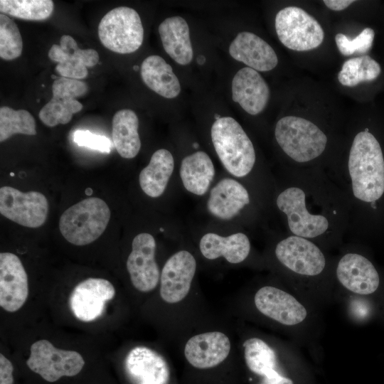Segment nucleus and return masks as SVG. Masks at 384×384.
<instances>
[{
    "label": "nucleus",
    "instance_id": "f257e3e1",
    "mask_svg": "<svg viewBox=\"0 0 384 384\" xmlns=\"http://www.w3.org/2000/svg\"><path fill=\"white\" fill-rule=\"evenodd\" d=\"M254 304L262 315L290 331L297 345L316 341L320 329L319 308L295 292L263 286L255 292Z\"/></svg>",
    "mask_w": 384,
    "mask_h": 384
},
{
    "label": "nucleus",
    "instance_id": "f03ea898",
    "mask_svg": "<svg viewBox=\"0 0 384 384\" xmlns=\"http://www.w3.org/2000/svg\"><path fill=\"white\" fill-rule=\"evenodd\" d=\"M279 264L294 276V292L317 307L331 299L316 282L325 274L327 261L321 250L312 241L290 235L274 249Z\"/></svg>",
    "mask_w": 384,
    "mask_h": 384
},
{
    "label": "nucleus",
    "instance_id": "7ed1b4c3",
    "mask_svg": "<svg viewBox=\"0 0 384 384\" xmlns=\"http://www.w3.org/2000/svg\"><path fill=\"white\" fill-rule=\"evenodd\" d=\"M348 169L353 194L358 200L374 203L383 196L384 158L379 142L367 129L353 139Z\"/></svg>",
    "mask_w": 384,
    "mask_h": 384
},
{
    "label": "nucleus",
    "instance_id": "20e7f679",
    "mask_svg": "<svg viewBox=\"0 0 384 384\" xmlns=\"http://www.w3.org/2000/svg\"><path fill=\"white\" fill-rule=\"evenodd\" d=\"M210 134L215 150L226 170L237 177L249 174L255 163V151L241 125L230 117H223L213 122Z\"/></svg>",
    "mask_w": 384,
    "mask_h": 384
},
{
    "label": "nucleus",
    "instance_id": "39448f33",
    "mask_svg": "<svg viewBox=\"0 0 384 384\" xmlns=\"http://www.w3.org/2000/svg\"><path fill=\"white\" fill-rule=\"evenodd\" d=\"M111 213L100 198H87L66 209L59 220L64 238L75 245H85L96 240L105 230Z\"/></svg>",
    "mask_w": 384,
    "mask_h": 384
},
{
    "label": "nucleus",
    "instance_id": "423d86ee",
    "mask_svg": "<svg viewBox=\"0 0 384 384\" xmlns=\"http://www.w3.org/2000/svg\"><path fill=\"white\" fill-rule=\"evenodd\" d=\"M274 135L282 151L299 163L319 157L327 144V137L315 124L296 116L281 118L276 124Z\"/></svg>",
    "mask_w": 384,
    "mask_h": 384
},
{
    "label": "nucleus",
    "instance_id": "0eeeda50",
    "mask_svg": "<svg viewBox=\"0 0 384 384\" xmlns=\"http://www.w3.org/2000/svg\"><path fill=\"white\" fill-rule=\"evenodd\" d=\"M98 36L107 49L120 54L138 50L144 40V28L138 13L127 6L107 12L98 26Z\"/></svg>",
    "mask_w": 384,
    "mask_h": 384
},
{
    "label": "nucleus",
    "instance_id": "6e6552de",
    "mask_svg": "<svg viewBox=\"0 0 384 384\" xmlns=\"http://www.w3.org/2000/svg\"><path fill=\"white\" fill-rule=\"evenodd\" d=\"M275 29L280 42L287 48L306 51L319 47L324 32L319 22L304 9L285 7L276 15Z\"/></svg>",
    "mask_w": 384,
    "mask_h": 384
},
{
    "label": "nucleus",
    "instance_id": "1a4fd4ad",
    "mask_svg": "<svg viewBox=\"0 0 384 384\" xmlns=\"http://www.w3.org/2000/svg\"><path fill=\"white\" fill-rule=\"evenodd\" d=\"M26 364L33 372L52 383L63 376L78 375L85 361L78 352L57 348L49 341L42 339L31 346Z\"/></svg>",
    "mask_w": 384,
    "mask_h": 384
},
{
    "label": "nucleus",
    "instance_id": "9d476101",
    "mask_svg": "<svg viewBox=\"0 0 384 384\" xmlns=\"http://www.w3.org/2000/svg\"><path fill=\"white\" fill-rule=\"evenodd\" d=\"M277 206L287 219L293 235L306 239L318 238L329 227L328 219L323 215L309 212L306 206L305 192L299 187H289L277 198Z\"/></svg>",
    "mask_w": 384,
    "mask_h": 384
},
{
    "label": "nucleus",
    "instance_id": "9b49d317",
    "mask_svg": "<svg viewBox=\"0 0 384 384\" xmlns=\"http://www.w3.org/2000/svg\"><path fill=\"white\" fill-rule=\"evenodd\" d=\"M0 213L5 218L24 227L43 225L48 214V201L38 191L23 193L11 186L0 188Z\"/></svg>",
    "mask_w": 384,
    "mask_h": 384
},
{
    "label": "nucleus",
    "instance_id": "f8f14e48",
    "mask_svg": "<svg viewBox=\"0 0 384 384\" xmlns=\"http://www.w3.org/2000/svg\"><path fill=\"white\" fill-rule=\"evenodd\" d=\"M88 86L84 81L60 77L52 85L53 97L38 113L41 121L48 127L68 124L73 114L82 109L75 98L85 95Z\"/></svg>",
    "mask_w": 384,
    "mask_h": 384
},
{
    "label": "nucleus",
    "instance_id": "ddd939ff",
    "mask_svg": "<svg viewBox=\"0 0 384 384\" xmlns=\"http://www.w3.org/2000/svg\"><path fill=\"white\" fill-rule=\"evenodd\" d=\"M336 279L348 297L375 293L380 285V276L373 263L363 255L347 252L338 261Z\"/></svg>",
    "mask_w": 384,
    "mask_h": 384
},
{
    "label": "nucleus",
    "instance_id": "4468645a",
    "mask_svg": "<svg viewBox=\"0 0 384 384\" xmlns=\"http://www.w3.org/2000/svg\"><path fill=\"white\" fill-rule=\"evenodd\" d=\"M156 241L149 233L137 235L132 242V251L127 260V269L133 286L142 292L154 290L160 279L155 260Z\"/></svg>",
    "mask_w": 384,
    "mask_h": 384
},
{
    "label": "nucleus",
    "instance_id": "2eb2a0df",
    "mask_svg": "<svg viewBox=\"0 0 384 384\" xmlns=\"http://www.w3.org/2000/svg\"><path fill=\"white\" fill-rule=\"evenodd\" d=\"M115 289L102 278H88L80 282L72 291L69 304L75 316L85 322L92 321L103 314L105 304L113 299Z\"/></svg>",
    "mask_w": 384,
    "mask_h": 384
},
{
    "label": "nucleus",
    "instance_id": "dca6fc26",
    "mask_svg": "<svg viewBox=\"0 0 384 384\" xmlns=\"http://www.w3.org/2000/svg\"><path fill=\"white\" fill-rule=\"evenodd\" d=\"M196 270L191 253L180 250L166 262L160 277V295L169 304L183 300L188 294Z\"/></svg>",
    "mask_w": 384,
    "mask_h": 384
},
{
    "label": "nucleus",
    "instance_id": "f3484780",
    "mask_svg": "<svg viewBox=\"0 0 384 384\" xmlns=\"http://www.w3.org/2000/svg\"><path fill=\"white\" fill-rule=\"evenodd\" d=\"M28 296V277L24 267L15 254H0V306L15 312L25 304Z\"/></svg>",
    "mask_w": 384,
    "mask_h": 384
},
{
    "label": "nucleus",
    "instance_id": "a211bd4d",
    "mask_svg": "<svg viewBox=\"0 0 384 384\" xmlns=\"http://www.w3.org/2000/svg\"><path fill=\"white\" fill-rule=\"evenodd\" d=\"M48 55L51 60L58 63L55 69L61 77L76 80L86 78L87 68L95 66L100 59L95 50L80 49L68 35L62 36L60 45L53 44Z\"/></svg>",
    "mask_w": 384,
    "mask_h": 384
},
{
    "label": "nucleus",
    "instance_id": "6ab92c4d",
    "mask_svg": "<svg viewBox=\"0 0 384 384\" xmlns=\"http://www.w3.org/2000/svg\"><path fill=\"white\" fill-rule=\"evenodd\" d=\"M127 375L132 384H169V366L156 351L146 346H136L124 360Z\"/></svg>",
    "mask_w": 384,
    "mask_h": 384
},
{
    "label": "nucleus",
    "instance_id": "aec40b11",
    "mask_svg": "<svg viewBox=\"0 0 384 384\" xmlns=\"http://www.w3.org/2000/svg\"><path fill=\"white\" fill-rule=\"evenodd\" d=\"M229 338L220 331L195 335L186 342L184 355L193 367L206 369L224 361L230 351Z\"/></svg>",
    "mask_w": 384,
    "mask_h": 384
},
{
    "label": "nucleus",
    "instance_id": "412c9836",
    "mask_svg": "<svg viewBox=\"0 0 384 384\" xmlns=\"http://www.w3.org/2000/svg\"><path fill=\"white\" fill-rule=\"evenodd\" d=\"M232 98L248 114L264 110L270 98V88L260 73L250 68L239 70L232 80Z\"/></svg>",
    "mask_w": 384,
    "mask_h": 384
},
{
    "label": "nucleus",
    "instance_id": "4be33fe9",
    "mask_svg": "<svg viewBox=\"0 0 384 384\" xmlns=\"http://www.w3.org/2000/svg\"><path fill=\"white\" fill-rule=\"evenodd\" d=\"M229 53L235 60L257 71H270L278 63L274 49L251 32H240L230 43Z\"/></svg>",
    "mask_w": 384,
    "mask_h": 384
},
{
    "label": "nucleus",
    "instance_id": "5701e85b",
    "mask_svg": "<svg viewBox=\"0 0 384 384\" xmlns=\"http://www.w3.org/2000/svg\"><path fill=\"white\" fill-rule=\"evenodd\" d=\"M250 203V195L242 184L233 178H223L210 191L207 208L213 216L230 220Z\"/></svg>",
    "mask_w": 384,
    "mask_h": 384
},
{
    "label": "nucleus",
    "instance_id": "b1692460",
    "mask_svg": "<svg viewBox=\"0 0 384 384\" xmlns=\"http://www.w3.org/2000/svg\"><path fill=\"white\" fill-rule=\"evenodd\" d=\"M199 247L201 254L208 260L223 257L230 263L238 264L248 257L250 242L248 237L242 233L227 237L208 233L201 238Z\"/></svg>",
    "mask_w": 384,
    "mask_h": 384
},
{
    "label": "nucleus",
    "instance_id": "393cba45",
    "mask_svg": "<svg viewBox=\"0 0 384 384\" xmlns=\"http://www.w3.org/2000/svg\"><path fill=\"white\" fill-rule=\"evenodd\" d=\"M159 33L166 53L181 65L189 64L193 56L189 27L184 18L172 16L164 20Z\"/></svg>",
    "mask_w": 384,
    "mask_h": 384
},
{
    "label": "nucleus",
    "instance_id": "a878e982",
    "mask_svg": "<svg viewBox=\"0 0 384 384\" xmlns=\"http://www.w3.org/2000/svg\"><path fill=\"white\" fill-rule=\"evenodd\" d=\"M140 73L145 85L158 95L169 99L179 95V80L171 66L161 57L152 55L146 58L141 65Z\"/></svg>",
    "mask_w": 384,
    "mask_h": 384
},
{
    "label": "nucleus",
    "instance_id": "bb28decb",
    "mask_svg": "<svg viewBox=\"0 0 384 384\" xmlns=\"http://www.w3.org/2000/svg\"><path fill=\"white\" fill-rule=\"evenodd\" d=\"M174 168L171 153L165 149L156 151L149 164L139 176L142 190L151 198H157L164 192Z\"/></svg>",
    "mask_w": 384,
    "mask_h": 384
},
{
    "label": "nucleus",
    "instance_id": "cd10ccee",
    "mask_svg": "<svg viewBox=\"0 0 384 384\" xmlns=\"http://www.w3.org/2000/svg\"><path fill=\"white\" fill-rule=\"evenodd\" d=\"M138 128L139 119L132 110H119L113 116L112 142L117 151L122 158L132 159L138 154L141 149Z\"/></svg>",
    "mask_w": 384,
    "mask_h": 384
},
{
    "label": "nucleus",
    "instance_id": "c85d7f7f",
    "mask_svg": "<svg viewBox=\"0 0 384 384\" xmlns=\"http://www.w3.org/2000/svg\"><path fill=\"white\" fill-rule=\"evenodd\" d=\"M215 176L210 156L204 151H196L184 157L180 167V176L184 188L189 192L205 194Z\"/></svg>",
    "mask_w": 384,
    "mask_h": 384
},
{
    "label": "nucleus",
    "instance_id": "c756f323",
    "mask_svg": "<svg viewBox=\"0 0 384 384\" xmlns=\"http://www.w3.org/2000/svg\"><path fill=\"white\" fill-rule=\"evenodd\" d=\"M244 358L248 369L261 378L279 369L278 351L264 339L251 337L242 343Z\"/></svg>",
    "mask_w": 384,
    "mask_h": 384
},
{
    "label": "nucleus",
    "instance_id": "7c9ffc66",
    "mask_svg": "<svg viewBox=\"0 0 384 384\" xmlns=\"http://www.w3.org/2000/svg\"><path fill=\"white\" fill-rule=\"evenodd\" d=\"M381 72L379 63L368 55L347 60L338 74L339 82L354 87L363 82L375 80Z\"/></svg>",
    "mask_w": 384,
    "mask_h": 384
},
{
    "label": "nucleus",
    "instance_id": "2f4dec72",
    "mask_svg": "<svg viewBox=\"0 0 384 384\" xmlns=\"http://www.w3.org/2000/svg\"><path fill=\"white\" fill-rule=\"evenodd\" d=\"M16 134L36 135V124L33 115L27 110H15L8 106L0 107V142Z\"/></svg>",
    "mask_w": 384,
    "mask_h": 384
},
{
    "label": "nucleus",
    "instance_id": "473e14b6",
    "mask_svg": "<svg viewBox=\"0 0 384 384\" xmlns=\"http://www.w3.org/2000/svg\"><path fill=\"white\" fill-rule=\"evenodd\" d=\"M51 0H1L0 11L4 14L30 21H43L53 14Z\"/></svg>",
    "mask_w": 384,
    "mask_h": 384
},
{
    "label": "nucleus",
    "instance_id": "72a5a7b5",
    "mask_svg": "<svg viewBox=\"0 0 384 384\" xmlns=\"http://www.w3.org/2000/svg\"><path fill=\"white\" fill-rule=\"evenodd\" d=\"M23 42L16 23L6 14H0V57L6 60L18 58L22 53Z\"/></svg>",
    "mask_w": 384,
    "mask_h": 384
},
{
    "label": "nucleus",
    "instance_id": "f704fd0d",
    "mask_svg": "<svg viewBox=\"0 0 384 384\" xmlns=\"http://www.w3.org/2000/svg\"><path fill=\"white\" fill-rule=\"evenodd\" d=\"M374 37V31L367 27L352 40L343 33H338L335 36V41L339 52L345 56H349L354 53L364 54L368 52Z\"/></svg>",
    "mask_w": 384,
    "mask_h": 384
},
{
    "label": "nucleus",
    "instance_id": "c9c22d12",
    "mask_svg": "<svg viewBox=\"0 0 384 384\" xmlns=\"http://www.w3.org/2000/svg\"><path fill=\"white\" fill-rule=\"evenodd\" d=\"M73 140L78 145L109 154L112 144L109 138L88 130L78 129L73 134Z\"/></svg>",
    "mask_w": 384,
    "mask_h": 384
},
{
    "label": "nucleus",
    "instance_id": "e433bc0d",
    "mask_svg": "<svg viewBox=\"0 0 384 384\" xmlns=\"http://www.w3.org/2000/svg\"><path fill=\"white\" fill-rule=\"evenodd\" d=\"M13 371L11 362L0 353V384H13Z\"/></svg>",
    "mask_w": 384,
    "mask_h": 384
},
{
    "label": "nucleus",
    "instance_id": "4c0bfd02",
    "mask_svg": "<svg viewBox=\"0 0 384 384\" xmlns=\"http://www.w3.org/2000/svg\"><path fill=\"white\" fill-rule=\"evenodd\" d=\"M259 384H294V381L289 377L276 373L262 378Z\"/></svg>",
    "mask_w": 384,
    "mask_h": 384
},
{
    "label": "nucleus",
    "instance_id": "58836bf2",
    "mask_svg": "<svg viewBox=\"0 0 384 384\" xmlns=\"http://www.w3.org/2000/svg\"><path fill=\"white\" fill-rule=\"evenodd\" d=\"M352 0H324V4L331 10L338 11L346 9L353 3Z\"/></svg>",
    "mask_w": 384,
    "mask_h": 384
},
{
    "label": "nucleus",
    "instance_id": "ea45409f",
    "mask_svg": "<svg viewBox=\"0 0 384 384\" xmlns=\"http://www.w3.org/2000/svg\"><path fill=\"white\" fill-rule=\"evenodd\" d=\"M197 62L199 65H203L206 62V58L203 55H199L197 58Z\"/></svg>",
    "mask_w": 384,
    "mask_h": 384
},
{
    "label": "nucleus",
    "instance_id": "a19ab883",
    "mask_svg": "<svg viewBox=\"0 0 384 384\" xmlns=\"http://www.w3.org/2000/svg\"><path fill=\"white\" fill-rule=\"evenodd\" d=\"M220 115L218 114H215V120H218L220 118Z\"/></svg>",
    "mask_w": 384,
    "mask_h": 384
},
{
    "label": "nucleus",
    "instance_id": "79ce46f5",
    "mask_svg": "<svg viewBox=\"0 0 384 384\" xmlns=\"http://www.w3.org/2000/svg\"><path fill=\"white\" fill-rule=\"evenodd\" d=\"M193 148L196 149V148L198 147V143H193Z\"/></svg>",
    "mask_w": 384,
    "mask_h": 384
},
{
    "label": "nucleus",
    "instance_id": "37998d69",
    "mask_svg": "<svg viewBox=\"0 0 384 384\" xmlns=\"http://www.w3.org/2000/svg\"><path fill=\"white\" fill-rule=\"evenodd\" d=\"M133 69H134V70H138L139 69V67L138 65H134V66L133 67Z\"/></svg>",
    "mask_w": 384,
    "mask_h": 384
},
{
    "label": "nucleus",
    "instance_id": "c03bdc74",
    "mask_svg": "<svg viewBox=\"0 0 384 384\" xmlns=\"http://www.w3.org/2000/svg\"><path fill=\"white\" fill-rule=\"evenodd\" d=\"M11 176H14V174H13V173H11Z\"/></svg>",
    "mask_w": 384,
    "mask_h": 384
}]
</instances>
